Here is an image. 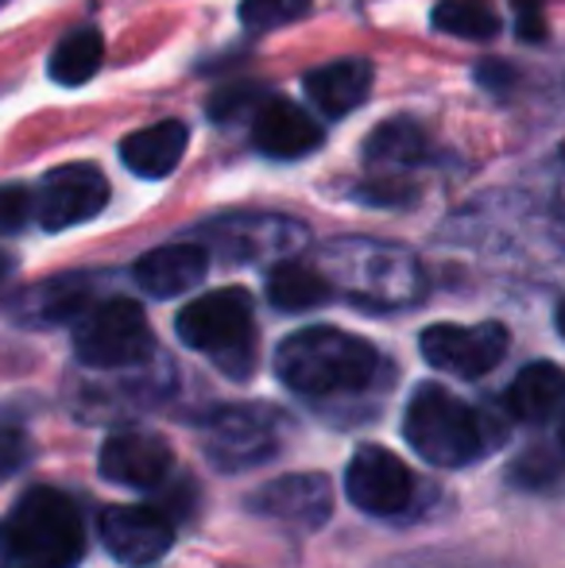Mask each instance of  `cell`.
<instances>
[{
  "mask_svg": "<svg viewBox=\"0 0 565 568\" xmlns=\"http://www.w3.org/2000/svg\"><path fill=\"white\" fill-rule=\"evenodd\" d=\"M380 372V356L364 337L314 325L291 333L275 352V375L283 387L306 398H333L364 390Z\"/></svg>",
  "mask_w": 565,
  "mask_h": 568,
  "instance_id": "1",
  "label": "cell"
},
{
  "mask_svg": "<svg viewBox=\"0 0 565 568\" xmlns=\"http://www.w3.org/2000/svg\"><path fill=\"white\" fill-rule=\"evenodd\" d=\"M82 554V515L54 487H31L0 518V568H74Z\"/></svg>",
  "mask_w": 565,
  "mask_h": 568,
  "instance_id": "2",
  "label": "cell"
},
{
  "mask_svg": "<svg viewBox=\"0 0 565 568\" xmlns=\"http://www.w3.org/2000/svg\"><path fill=\"white\" fill-rule=\"evenodd\" d=\"M403 437L434 468H461L488 449L481 410H473L465 398L450 395L437 383H423L411 395L407 414H403Z\"/></svg>",
  "mask_w": 565,
  "mask_h": 568,
  "instance_id": "3",
  "label": "cell"
},
{
  "mask_svg": "<svg viewBox=\"0 0 565 568\" xmlns=\"http://www.w3.org/2000/svg\"><path fill=\"white\" fill-rule=\"evenodd\" d=\"M174 333L186 348L213 356V364L233 379H244L256 364V333H252V294L241 286L210 291L182 306Z\"/></svg>",
  "mask_w": 565,
  "mask_h": 568,
  "instance_id": "4",
  "label": "cell"
},
{
  "mask_svg": "<svg viewBox=\"0 0 565 568\" xmlns=\"http://www.w3.org/2000/svg\"><path fill=\"white\" fill-rule=\"evenodd\" d=\"M74 352L85 367L117 372L151 356V325L129 298H109L93 306L74 329Z\"/></svg>",
  "mask_w": 565,
  "mask_h": 568,
  "instance_id": "5",
  "label": "cell"
},
{
  "mask_svg": "<svg viewBox=\"0 0 565 568\" xmlns=\"http://www.w3.org/2000/svg\"><path fill=\"white\" fill-rule=\"evenodd\" d=\"M423 359L445 375L481 379L507 356V329L500 322L481 325H430L418 341Z\"/></svg>",
  "mask_w": 565,
  "mask_h": 568,
  "instance_id": "6",
  "label": "cell"
},
{
  "mask_svg": "<svg viewBox=\"0 0 565 568\" xmlns=\"http://www.w3.org/2000/svg\"><path fill=\"white\" fill-rule=\"evenodd\" d=\"M210 460L225 471L256 468L280 453V422L268 406H229L205 429Z\"/></svg>",
  "mask_w": 565,
  "mask_h": 568,
  "instance_id": "7",
  "label": "cell"
},
{
  "mask_svg": "<svg viewBox=\"0 0 565 568\" xmlns=\"http://www.w3.org/2000/svg\"><path fill=\"white\" fill-rule=\"evenodd\" d=\"M109 202V182L93 163H67L43 179L36 194V221L47 232L93 221Z\"/></svg>",
  "mask_w": 565,
  "mask_h": 568,
  "instance_id": "8",
  "label": "cell"
},
{
  "mask_svg": "<svg viewBox=\"0 0 565 568\" xmlns=\"http://www.w3.org/2000/svg\"><path fill=\"white\" fill-rule=\"evenodd\" d=\"M345 491L364 515H400L411 507L415 495V479H411L407 464L395 453L380 449V445H364L353 453L345 468Z\"/></svg>",
  "mask_w": 565,
  "mask_h": 568,
  "instance_id": "9",
  "label": "cell"
},
{
  "mask_svg": "<svg viewBox=\"0 0 565 568\" xmlns=\"http://www.w3.org/2000/svg\"><path fill=\"white\" fill-rule=\"evenodd\" d=\"M101 541L121 565H155L174 546V526L155 507H109L101 515Z\"/></svg>",
  "mask_w": 565,
  "mask_h": 568,
  "instance_id": "10",
  "label": "cell"
},
{
  "mask_svg": "<svg viewBox=\"0 0 565 568\" xmlns=\"http://www.w3.org/2000/svg\"><path fill=\"white\" fill-rule=\"evenodd\" d=\"M252 510L264 518H275V523L317 530L333 515V487L317 471H294V476H280L260 487L252 495Z\"/></svg>",
  "mask_w": 565,
  "mask_h": 568,
  "instance_id": "11",
  "label": "cell"
},
{
  "mask_svg": "<svg viewBox=\"0 0 565 568\" xmlns=\"http://www.w3.org/2000/svg\"><path fill=\"white\" fill-rule=\"evenodd\" d=\"M98 464L109 484L132 487V491H151V487L171 479L174 453L155 434H113L101 445Z\"/></svg>",
  "mask_w": 565,
  "mask_h": 568,
  "instance_id": "12",
  "label": "cell"
},
{
  "mask_svg": "<svg viewBox=\"0 0 565 568\" xmlns=\"http://www.w3.org/2000/svg\"><path fill=\"white\" fill-rule=\"evenodd\" d=\"M252 140L268 159H302L322 148V124L286 98H268L252 116Z\"/></svg>",
  "mask_w": 565,
  "mask_h": 568,
  "instance_id": "13",
  "label": "cell"
},
{
  "mask_svg": "<svg viewBox=\"0 0 565 568\" xmlns=\"http://www.w3.org/2000/svg\"><path fill=\"white\" fill-rule=\"evenodd\" d=\"M210 271V252L202 244H167L140 255L132 275L151 298H179L194 291Z\"/></svg>",
  "mask_w": 565,
  "mask_h": 568,
  "instance_id": "14",
  "label": "cell"
},
{
  "mask_svg": "<svg viewBox=\"0 0 565 568\" xmlns=\"http://www.w3.org/2000/svg\"><path fill=\"white\" fill-rule=\"evenodd\" d=\"M306 98L322 116L337 120L364 105L372 93V62L364 59H337L306 74Z\"/></svg>",
  "mask_w": 565,
  "mask_h": 568,
  "instance_id": "15",
  "label": "cell"
},
{
  "mask_svg": "<svg viewBox=\"0 0 565 568\" xmlns=\"http://www.w3.org/2000/svg\"><path fill=\"white\" fill-rule=\"evenodd\" d=\"M186 143L190 132L182 120H159V124L140 128L121 143V159L140 179H167L186 155Z\"/></svg>",
  "mask_w": 565,
  "mask_h": 568,
  "instance_id": "16",
  "label": "cell"
},
{
  "mask_svg": "<svg viewBox=\"0 0 565 568\" xmlns=\"http://www.w3.org/2000/svg\"><path fill=\"white\" fill-rule=\"evenodd\" d=\"M507 410L519 422H551L565 410V367L538 359L527 364L507 387Z\"/></svg>",
  "mask_w": 565,
  "mask_h": 568,
  "instance_id": "17",
  "label": "cell"
},
{
  "mask_svg": "<svg viewBox=\"0 0 565 568\" xmlns=\"http://www.w3.org/2000/svg\"><path fill=\"white\" fill-rule=\"evenodd\" d=\"M333 298V286L322 271L306 267V263H280V267L268 275V302L275 310H291V314H302V310H314L322 302Z\"/></svg>",
  "mask_w": 565,
  "mask_h": 568,
  "instance_id": "18",
  "label": "cell"
},
{
  "mask_svg": "<svg viewBox=\"0 0 565 568\" xmlns=\"http://www.w3.org/2000/svg\"><path fill=\"white\" fill-rule=\"evenodd\" d=\"M105 62V39L98 28H74L70 36L59 39V47L51 51V78L59 85H82Z\"/></svg>",
  "mask_w": 565,
  "mask_h": 568,
  "instance_id": "19",
  "label": "cell"
},
{
  "mask_svg": "<svg viewBox=\"0 0 565 568\" xmlns=\"http://www.w3.org/2000/svg\"><path fill=\"white\" fill-rule=\"evenodd\" d=\"M430 140L415 120H387L376 132L364 140V159L369 163H387V166H415L426 163Z\"/></svg>",
  "mask_w": 565,
  "mask_h": 568,
  "instance_id": "20",
  "label": "cell"
},
{
  "mask_svg": "<svg viewBox=\"0 0 565 568\" xmlns=\"http://www.w3.org/2000/svg\"><path fill=\"white\" fill-rule=\"evenodd\" d=\"M430 23L457 39H496L500 28H504L492 0H437Z\"/></svg>",
  "mask_w": 565,
  "mask_h": 568,
  "instance_id": "21",
  "label": "cell"
},
{
  "mask_svg": "<svg viewBox=\"0 0 565 568\" xmlns=\"http://www.w3.org/2000/svg\"><path fill=\"white\" fill-rule=\"evenodd\" d=\"M90 283L82 275H67L54 278L39 291V317L43 322H82L90 314Z\"/></svg>",
  "mask_w": 565,
  "mask_h": 568,
  "instance_id": "22",
  "label": "cell"
},
{
  "mask_svg": "<svg viewBox=\"0 0 565 568\" xmlns=\"http://www.w3.org/2000/svg\"><path fill=\"white\" fill-rule=\"evenodd\" d=\"M314 8V0H241V20L252 31H275L302 20Z\"/></svg>",
  "mask_w": 565,
  "mask_h": 568,
  "instance_id": "23",
  "label": "cell"
},
{
  "mask_svg": "<svg viewBox=\"0 0 565 568\" xmlns=\"http://www.w3.org/2000/svg\"><path fill=\"white\" fill-rule=\"evenodd\" d=\"M260 105H264V85L233 82V85H221L205 109H210L213 120H244V116H256Z\"/></svg>",
  "mask_w": 565,
  "mask_h": 568,
  "instance_id": "24",
  "label": "cell"
},
{
  "mask_svg": "<svg viewBox=\"0 0 565 568\" xmlns=\"http://www.w3.org/2000/svg\"><path fill=\"white\" fill-rule=\"evenodd\" d=\"M562 476V460L551 449H531L512 464V479L523 487H543Z\"/></svg>",
  "mask_w": 565,
  "mask_h": 568,
  "instance_id": "25",
  "label": "cell"
},
{
  "mask_svg": "<svg viewBox=\"0 0 565 568\" xmlns=\"http://www.w3.org/2000/svg\"><path fill=\"white\" fill-rule=\"evenodd\" d=\"M36 217V197L23 186H0V236H12Z\"/></svg>",
  "mask_w": 565,
  "mask_h": 568,
  "instance_id": "26",
  "label": "cell"
},
{
  "mask_svg": "<svg viewBox=\"0 0 565 568\" xmlns=\"http://www.w3.org/2000/svg\"><path fill=\"white\" fill-rule=\"evenodd\" d=\"M31 460V445L20 429H0V479L16 476Z\"/></svg>",
  "mask_w": 565,
  "mask_h": 568,
  "instance_id": "27",
  "label": "cell"
},
{
  "mask_svg": "<svg viewBox=\"0 0 565 568\" xmlns=\"http://www.w3.org/2000/svg\"><path fill=\"white\" fill-rule=\"evenodd\" d=\"M543 4H546V0H512V8H515V31H519V39H527V43H538V39H546Z\"/></svg>",
  "mask_w": 565,
  "mask_h": 568,
  "instance_id": "28",
  "label": "cell"
},
{
  "mask_svg": "<svg viewBox=\"0 0 565 568\" xmlns=\"http://www.w3.org/2000/svg\"><path fill=\"white\" fill-rule=\"evenodd\" d=\"M476 82L488 85V90H496V93H504V90H512L515 70H507V67H496V62H488V67L476 70Z\"/></svg>",
  "mask_w": 565,
  "mask_h": 568,
  "instance_id": "29",
  "label": "cell"
},
{
  "mask_svg": "<svg viewBox=\"0 0 565 568\" xmlns=\"http://www.w3.org/2000/svg\"><path fill=\"white\" fill-rule=\"evenodd\" d=\"M554 322H558V333H562V337H565V302H562V306H558V317H554Z\"/></svg>",
  "mask_w": 565,
  "mask_h": 568,
  "instance_id": "30",
  "label": "cell"
},
{
  "mask_svg": "<svg viewBox=\"0 0 565 568\" xmlns=\"http://www.w3.org/2000/svg\"><path fill=\"white\" fill-rule=\"evenodd\" d=\"M558 442H562V449H565V410H562V422H558Z\"/></svg>",
  "mask_w": 565,
  "mask_h": 568,
  "instance_id": "31",
  "label": "cell"
},
{
  "mask_svg": "<svg viewBox=\"0 0 565 568\" xmlns=\"http://www.w3.org/2000/svg\"><path fill=\"white\" fill-rule=\"evenodd\" d=\"M0 4H8V0H0Z\"/></svg>",
  "mask_w": 565,
  "mask_h": 568,
  "instance_id": "32",
  "label": "cell"
}]
</instances>
